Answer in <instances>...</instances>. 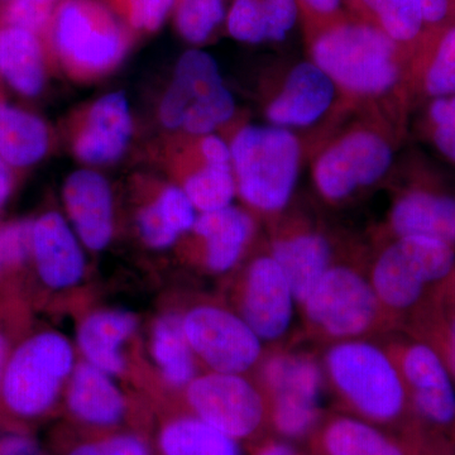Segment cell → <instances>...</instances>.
I'll return each instance as SVG.
<instances>
[{
    "mask_svg": "<svg viewBox=\"0 0 455 455\" xmlns=\"http://www.w3.org/2000/svg\"><path fill=\"white\" fill-rule=\"evenodd\" d=\"M325 382L346 414L376 425L403 444L423 433L405 383L385 344L352 339L329 344L322 359Z\"/></svg>",
    "mask_w": 455,
    "mask_h": 455,
    "instance_id": "1",
    "label": "cell"
},
{
    "mask_svg": "<svg viewBox=\"0 0 455 455\" xmlns=\"http://www.w3.org/2000/svg\"><path fill=\"white\" fill-rule=\"evenodd\" d=\"M76 350L66 335L31 329L12 353L0 390V427L35 433L61 412Z\"/></svg>",
    "mask_w": 455,
    "mask_h": 455,
    "instance_id": "2",
    "label": "cell"
},
{
    "mask_svg": "<svg viewBox=\"0 0 455 455\" xmlns=\"http://www.w3.org/2000/svg\"><path fill=\"white\" fill-rule=\"evenodd\" d=\"M405 50L364 20H343L311 36V57L337 88L374 97L403 76Z\"/></svg>",
    "mask_w": 455,
    "mask_h": 455,
    "instance_id": "3",
    "label": "cell"
},
{
    "mask_svg": "<svg viewBox=\"0 0 455 455\" xmlns=\"http://www.w3.org/2000/svg\"><path fill=\"white\" fill-rule=\"evenodd\" d=\"M455 267V247L425 236H401L386 245L368 276L392 325L423 307L427 293L444 283Z\"/></svg>",
    "mask_w": 455,
    "mask_h": 455,
    "instance_id": "4",
    "label": "cell"
},
{
    "mask_svg": "<svg viewBox=\"0 0 455 455\" xmlns=\"http://www.w3.org/2000/svg\"><path fill=\"white\" fill-rule=\"evenodd\" d=\"M299 310L307 333L328 344L370 339L394 328L368 274L346 263H333Z\"/></svg>",
    "mask_w": 455,
    "mask_h": 455,
    "instance_id": "5",
    "label": "cell"
},
{
    "mask_svg": "<svg viewBox=\"0 0 455 455\" xmlns=\"http://www.w3.org/2000/svg\"><path fill=\"white\" fill-rule=\"evenodd\" d=\"M236 191L254 211L274 214L291 200L301 147L295 134L276 125H250L230 146Z\"/></svg>",
    "mask_w": 455,
    "mask_h": 455,
    "instance_id": "6",
    "label": "cell"
},
{
    "mask_svg": "<svg viewBox=\"0 0 455 455\" xmlns=\"http://www.w3.org/2000/svg\"><path fill=\"white\" fill-rule=\"evenodd\" d=\"M268 405L269 430L278 438L309 439L324 418L320 398L325 377L322 362L309 353L272 349L256 370Z\"/></svg>",
    "mask_w": 455,
    "mask_h": 455,
    "instance_id": "7",
    "label": "cell"
},
{
    "mask_svg": "<svg viewBox=\"0 0 455 455\" xmlns=\"http://www.w3.org/2000/svg\"><path fill=\"white\" fill-rule=\"evenodd\" d=\"M131 36V29L103 0H64L47 37L66 68L99 75L122 61Z\"/></svg>",
    "mask_w": 455,
    "mask_h": 455,
    "instance_id": "8",
    "label": "cell"
},
{
    "mask_svg": "<svg viewBox=\"0 0 455 455\" xmlns=\"http://www.w3.org/2000/svg\"><path fill=\"white\" fill-rule=\"evenodd\" d=\"M179 405L241 444H256L271 434L265 394L244 374L205 371L185 388Z\"/></svg>",
    "mask_w": 455,
    "mask_h": 455,
    "instance_id": "9",
    "label": "cell"
},
{
    "mask_svg": "<svg viewBox=\"0 0 455 455\" xmlns=\"http://www.w3.org/2000/svg\"><path fill=\"white\" fill-rule=\"evenodd\" d=\"M235 108L214 57L191 50L179 60L160 116L171 130L182 127L188 133L209 134L230 119Z\"/></svg>",
    "mask_w": 455,
    "mask_h": 455,
    "instance_id": "10",
    "label": "cell"
},
{
    "mask_svg": "<svg viewBox=\"0 0 455 455\" xmlns=\"http://www.w3.org/2000/svg\"><path fill=\"white\" fill-rule=\"evenodd\" d=\"M181 316L188 344L205 371L247 376L259 366L265 344L232 307L203 301Z\"/></svg>",
    "mask_w": 455,
    "mask_h": 455,
    "instance_id": "11",
    "label": "cell"
},
{
    "mask_svg": "<svg viewBox=\"0 0 455 455\" xmlns=\"http://www.w3.org/2000/svg\"><path fill=\"white\" fill-rule=\"evenodd\" d=\"M386 348L400 371L421 429L454 440L455 382L436 350L418 338L394 339Z\"/></svg>",
    "mask_w": 455,
    "mask_h": 455,
    "instance_id": "12",
    "label": "cell"
},
{
    "mask_svg": "<svg viewBox=\"0 0 455 455\" xmlns=\"http://www.w3.org/2000/svg\"><path fill=\"white\" fill-rule=\"evenodd\" d=\"M61 412L65 424L75 429L149 433L154 410L128 396L114 377L82 358L66 386Z\"/></svg>",
    "mask_w": 455,
    "mask_h": 455,
    "instance_id": "13",
    "label": "cell"
},
{
    "mask_svg": "<svg viewBox=\"0 0 455 455\" xmlns=\"http://www.w3.org/2000/svg\"><path fill=\"white\" fill-rule=\"evenodd\" d=\"M230 307L263 344H278L291 331L298 309L289 281L271 254L248 263L230 291Z\"/></svg>",
    "mask_w": 455,
    "mask_h": 455,
    "instance_id": "14",
    "label": "cell"
},
{
    "mask_svg": "<svg viewBox=\"0 0 455 455\" xmlns=\"http://www.w3.org/2000/svg\"><path fill=\"white\" fill-rule=\"evenodd\" d=\"M392 160L390 143L376 132H349L319 156L314 182L324 199L341 202L376 184L390 169Z\"/></svg>",
    "mask_w": 455,
    "mask_h": 455,
    "instance_id": "15",
    "label": "cell"
},
{
    "mask_svg": "<svg viewBox=\"0 0 455 455\" xmlns=\"http://www.w3.org/2000/svg\"><path fill=\"white\" fill-rule=\"evenodd\" d=\"M85 269L82 245L61 214L47 212L32 220V283L26 289L32 307L41 295L68 292L79 286Z\"/></svg>",
    "mask_w": 455,
    "mask_h": 455,
    "instance_id": "16",
    "label": "cell"
},
{
    "mask_svg": "<svg viewBox=\"0 0 455 455\" xmlns=\"http://www.w3.org/2000/svg\"><path fill=\"white\" fill-rule=\"evenodd\" d=\"M152 410L148 435L156 455H244L241 443L179 403Z\"/></svg>",
    "mask_w": 455,
    "mask_h": 455,
    "instance_id": "17",
    "label": "cell"
},
{
    "mask_svg": "<svg viewBox=\"0 0 455 455\" xmlns=\"http://www.w3.org/2000/svg\"><path fill=\"white\" fill-rule=\"evenodd\" d=\"M139 325V317L128 310L90 311L77 324V349L84 361L114 379H128L132 374L128 344L136 337Z\"/></svg>",
    "mask_w": 455,
    "mask_h": 455,
    "instance_id": "18",
    "label": "cell"
},
{
    "mask_svg": "<svg viewBox=\"0 0 455 455\" xmlns=\"http://www.w3.org/2000/svg\"><path fill=\"white\" fill-rule=\"evenodd\" d=\"M64 203L82 243L92 252L106 250L114 230L113 196L107 180L94 171H76L66 181Z\"/></svg>",
    "mask_w": 455,
    "mask_h": 455,
    "instance_id": "19",
    "label": "cell"
},
{
    "mask_svg": "<svg viewBox=\"0 0 455 455\" xmlns=\"http://www.w3.org/2000/svg\"><path fill=\"white\" fill-rule=\"evenodd\" d=\"M337 85L314 62H301L290 71L283 90L267 108L272 125L309 127L333 104Z\"/></svg>",
    "mask_w": 455,
    "mask_h": 455,
    "instance_id": "20",
    "label": "cell"
},
{
    "mask_svg": "<svg viewBox=\"0 0 455 455\" xmlns=\"http://www.w3.org/2000/svg\"><path fill=\"white\" fill-rule=\"evenodd\" d=\"M132 136V116L127 98L113 92L92 107L74 143V151L84 163L109 164L118 160Z\"/></svg>",
    "mask_w": 455,
    "mask_h": 455,
    "instance_id": "21",
    "label": "cell"
},
{
    "mask_svg": "<svg viewBox=\"0 0 455 455\" xmlns=\"http://www.w3.org/2000/svg\"><path fill=\"white\" fill-rule=\"evenodd\" d=\"M194 235L203 243V266L209 274L226 275L241 262L254 235V220L247 212L228 206L197 215Z\"/></svg>",
    "mask_w": 455,
    "mask_h": 455,
    "instance_id": "22",
    "label": "cell"
},
{
    "mask_svg": "<svg viewBox=\"0 0 455 455\" xmlns=\"http://www.w3.org/2000/svg\"><path fill=\"white\" fill-rule=\"evenodd\" d=\"M148 355L163 386L161 390L170 396L181 397L185 388L202 373L178 311H166L156 317L148 335Z\"/></svg>",
    "mask_w": 455,
    "mask_h": 455,
    "instance_id": "23",
    "label": "cell"
},
{
    "mask_svg": "<svg viewBox=\"0 0 455 455\" xmlns=\"http://www.w3.org/2000/svg\"><path fill=\"white\" fill-rule=\"evenodd\" d=\"M388 224L395 238L425 236L455 247V196L414 188L398 197Z\"/></svg>",
    "mask_w": 455,
    "mask_h": 455,
    "instance_id": "24",
    "label": "cell"
},
{
    "mask_svg": "<svg viewBox=\"0 0 455 455\" xmlns=\"http://www.w3.org/2000/svg\"><path fill=\"white\" fill-rule=\"evenodd\" d=\"M309 442L311 455H409L396 436L346 412L324 415Z\"/></svg>",
    "mask_w": 455,
    "mask_h": 455,
    "instance_id": "25",
    "label": "cell"
},
{
    "mask_svg": "<svg viewBox=\"0 0 455 455\" xmlns=\"http://www.w3.org/2000/svg\"><path fill=\"white\" fill-rule=\"evenodd\" d=\"M269 254L289 281L298 309L334 263L328 239L313 230L284 233L275 239Z\"/></svg>",
    "mask_w": 455,
    "mask_h": 455,
    "instance_id": "26",
    "label": "cell"
},
{
    "mask_svg": "<svg viewBox=\"0 0 455 455\" xmlns=\"http://www.w3.org/2000/svg\"><path fill=\"white\" fill-rule=\"evenodd\" d=\"M42 36L0 23V76L25 97L40 94L46 82Z\"/></svg>",
    "mask_w": 455,
    "mask_h": 455,
    "instance_id": "27",
    "label": "cell"
},
{
    "mask_svg": "<svg viewBox=\"0 0 455 455\" xmlns=\"http://www.w3.org/2000/svg\"><path fill=\"white\" fill-rule=\"evenodd\" d=\"M411 56L412 79L425 97L455 95V22L425 31Z\"/></svg>",
    "mask_w": 455,
    "mask_h": 455,
    "instance_id": "28",
    "label": "cell"
},
{
    "mask_svg": "<svg viewBox=\"0 0 455 455\" xmlns=\"http://www.w3.org/2000/svg\"><path fill=\"white\" fill-rule=\"evenodd\" d=\"M50 455H156L140 430L84 431L64 424L51 436Z\"/></svg>",
    "mask_w": 455,
    "mask_h": 455,
    "instance_id": "29",
    "label": "cell"
},
{
    "mask_svg": "<svg viewBox=\"0 0 455 455\" xmlns=\"http://www.w3.org/2000/svg\"><path fill=\"white\" fill-rule=\"evenodd\" d=\"M49 128L35 114L0 103V158L8 166L28 167L44 157Z\"/></svg>",
    "mask_w": 455,
    "mask_h": 455,
    "instance_id": "30",
    "label": "cell"
},
{
    "mask_svg": "<svg viewBox=\"0 0 455 455\" xmlns=\"http://www.w3.org/2000/svg\"><path fill=\"white\" fill-rule=\"evenodd\" d=\"M364 22L379 27L395 44L412 55L425 33L419 0H349Z\"/></svg>",
    "mask_w": 455,
    "mask_h": 455,
    "instance_id": "31",
    "label": "cell"
},
{
    "mask_svg": "<svg viewBox=\"0 0 455 455\" xmlns=\"http://www.w3.org/2000/svg\"><path fill=\"white\" fill-rule=\"evenodd\" d=\"M415 338L436 350L455 382V305L434 291L414 315Z\"/></svg>",
    "mask_w": 455,
    "mask_h": 455,
    "instance_id": "32",
    "label": "cell"
},
{
    "mask_svg": "<svg viewBox=\"0 0 455 455\" xmlns=\"http://www.w3.org/2000/svg\"><path fill=\"white\" fill-rule=\"evenodd\" d=\"M32 220H14L0 226V274L4 289L25 293L31 263ZM2 290V291H3Z\"/></svg>",
    "mask_w": 455,
    "mask_h": 455,
    "instance_id": "33",
    "label": "cell"
},
{
    "mask_svg": "<svg viewBox=\"0 0 455 455\" xmlns=\"http://www.w3.org/2000/svg\"><path fill=\"white\" fill-rule=\"evenodd\" d=\"M233 167L206 164L185 181L184 191L196 212H217L232 205L236 193Z\"/></svg>",
    "mask_w": 455,
    "mask_h": 455,
    "instance_id": "34",
    "label": "cell"
},
{
    "mask_svg": "<svg viewBox=\"0 0 455 455\" xmlns=\"http://www.w3.org/2000/svg\"><path fill=\"white\" fill-rule=\"evenodd\" d=\"M173 20L188 42L202 44L226 20L224 0H175Z\"/></svg>",
    "mask_w": 455,
    "mask_h": 455,
    "instance_id": "35",
    "label": "cell"
},
{
    "mask_svg": "<svg viewBox=\"0 0 455 455\" xmlns=\"http://www.w3.org/2000/svg\"><path fill=\"white\" fill-rule=\"evenodd\" d=\"M31 310L25 293L14 290L0 292V390L12 353L32 329Z\"/></svg>",
    "mask_w": 455,
    "mask_h": 455,
    "instance_id": "36",
    "label": "cell"
},
{
    "mask_svg": "<svg viewBox=\"0 0 455 455\" xmlns=\"http://www.w3.org/2000/svg\"><path fill=\"white\" fill-rule=\"evenodd\" d=\"M131 31L152 33L172 13L175 0H103Z\"/></svg>",
    "mask_w": 455,
    "mask_h": 455,
    "instance_id": "37",
    "label": "cell"
},
{
    "mask_svg": "<svg viewBox=\"0 0 455 455\" xmlns=\"http://www.w3.org/2000/svg\"><path fill=\"white\" fill-rule=\"evenodd\" d=\"M62 2L64 0H7L0 11V23L20 27L47 37Z\"/></svg>",
    "mask_w": 455,
    "mask_h": 455,
    "instance_id": "38",
    "label": "cell"
},
{
    "mask_svg": "<svg viewBox=\"0 0 455 455\" xmlns=\"http://www.w3.org/2000/svg\"><path fill=\"white\" fill-rule=\"evenodd\" d=\"M228 33L244 44L267 41L262 0H235L226 16Z\"/></svg>",
    "mask_w": 455,
    "mask_h": 455,
    "instance_id": "39",
    "label": "cell"
},
{
    "mask_svg": "<svg viewBox=\"0 0 455 455\" xmlns=\"http://www.w3.org/2000/svg\"><path fill=\"white\" fill-rule=\"evenodd\" d=\"M425 123L433 145L455 164V95L431 99Z\"/></svg>",
    "mask_w": 455,
    "mask_h": 455,
    "instance_id": "40",
    "label": "cell"
},
{
    "mask_svg": "<svg viewBox=\"0 0 455 455\" xmlns=\"http://www.w3.org/2000/svg\"><path fill=\"white\" fill-rule=\"evenodd\" d=\"M161 220L173 235H180L193 230L197 218L196 209L188 199L184 188L170 187L164 188L155 200Z\"/></svg>",
    "mask_w": 455,
    "mask_h": 455,
    "instance_id": "41",
    "label": "cell"
},
{
    "mask_svg": "<svg viewBox=\"0 0 455 455\" xmlns=\"http://www.w3.org/2000/svg\"><path fill=\"white\" fill-rule=\"evenodd\" d=\"M262 4L267 27V41H283L300 14L298 0H262Z\"/></svg>",
    "mask_w": 455,
    "mask_h": 455,
    "instance_id": "42",
    "label": "cell"
},
{
    "mask_svg": "<svg viewBox=\"0 0 455 455\" xmlns=\"http://www.w3.org/2000/svg\"><path fill=\"white\" fill-rule=\"evenodd\" d=\"M139 228L143 242L154 250H166L179 239L161 220L155 202L140 212Z\"/></svg>",
    "mask_w": 455,
    "mask_h": 455,
    "instance_id": "43",
    "label": "cell"
},
{
    "mask_svg": "<svg viewBox=\"0 0 455 455\" xmlns=\"http://www.w3.org/2000/svg\"><path fill=\"white\" fill-rule=\"evenodd\" d=\"M298 4L307 18L311 36L346 20L341 14L343 0H298Z\"/></svg>",
    "mask_w": 455,
    "mask_h": 455,
    "instance_id": "44",
    "label": "cell"
},
{
    "mask_svg": "<svg viewBox=\"0 0 455 455\" xmlns=\"http://www.w3.org/2000/svg\"><path fill=\"white\" fill-rule=\"evenodd\" d=\"M0 455H50L31 431L0 427Z\"/></svg>",
    "mask_w": 455,
    "mask_h": 455,
    "instance_id": "45",
    "label": "cell"
},
{
    "mask_svg": "<svg viewBox=\"0 0 455 455\" xmlns=\"http://www.w3.org/2000/svg\"><path fill=\"white\" fill-rule=\"evenodd\" d=\"M423 11L425 31L455 22V0H419Z\"/></svg>",
    "mask_w": 455,
    "mask_h": 455,
    "instance_id": "46",
    "label": "cell"
},
{
    "mask_svg": "<svg viewBox=\"0 0 455 455\" xmlns=\"http://www.w3.org/2000/svg\"><path fill=\"white\" fill-rule=\"evenodd\" d=\"M204 161L212 166L232 167V152L230 147L214 134H206L200 146Z\"/></svg>",
    "mask_w": 455,
    "mask_h": 455,
    "instance_id": "47",
    "label": "cell"
},
{
    "mask_svg": "<svg viewBox=\"0 0 455 455\" xmlns=\"http://www.w3.org/2000/svg\"><path fill=\"white\" fill-rule=\"evenodd\" d=\"M250 455H301L289 440L268 435L251 445Z\"/></svg>",
    "mask_w": 455,
    "mask_h": 455,
    "instance_id": "48",
    "label": "cell"
},
{
    "mask_svg": "<svg viewBox=\"0 0 455 455\" xmlns=\"http://www.w3.org/2000/svg\"><path fill=\"white\" fill-rule=\"evenodd\" d=\"M418 455H455L453 440L445 438L433 440Z\"/></svg>",
    "mask_w": 455,
    "mask_h": 455,
    "instance_id": "49",
    "label": "cell"
},
{
    "mask_svg": "<svg viewBox=\"0 0 455 455\" xmlns=\"http://www.w3.org/2000/svg\"><path fill=\"white\" fill-rule=\"evenodd\" d=\"M12 188H13V179L9 172L8 164L0 158V211L7 203Z\"/></svg>",
    "mask_w": 455,
    "mask_h": 455,
    "instance_id": "50",
    "label": "cell"
},
{
    "mask_svg": "<svg viewBox=\"0 0 455 455\" xmlns=\"http://www.w3.org/2000/svg\"><path fill=\"white\" fill-rule=\"evenodd\" d=\"M436 292H438L442 298H444L445 300L455 305V267L453 272L449 275L447 280L436 289Z\"/></svg>",
    "mask_w": 455,
    "mask_h": 455,
    "instance_id": "51",
    "label": "cell"
},
{
    "mask_svg": "<svg viewBox=\"0 0 455 455\" xmlns=\"http://www.w3.org/2000/svg\"><path fill=\"white\" fill-rule=\"evenodd\" d=\"M4 289V283H3L2 274H0V291Z\"/></svg>",
    "mask_w": 455,
    "mask_h": 455,
    "instance_id": "52",
    "label": "cell"
},
{
    "mask_svg": "<svg viewBox=\"0 0 455 455\" xmlns=\"http://www.w3.org/2000/svg\"><path fill=\"white\" fill-rule=\"evenodd\" d=\"M0 2H3V3H4V2H7V0H0Z\"/></svg>",
    "mask_w": 455,
    "mask_h": 455,
    "instance_id": "53",
    "label": "cell"
},
{
    "mask_svg": "<svg viewBox=\"0 0 455 455\" xmlns=\"http://www.w3.org/2000/svg\"><path fill=\"white\" fill-rule=\"evenodd\" d=\"M454 440H455V435H454Z\"/></svg>",
    "mask_w": 455,
    "mask_h": 455,
    "instance_id": "54",
    "label": "cell"
}]
</instances>
